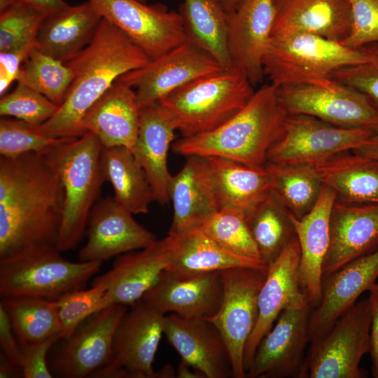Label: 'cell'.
Returning a JSON list of instances; mask_svg holds the SVG:
<instances>
[{"instance_id":"cell-1","label":"cell","mask_w":378,"mask_h":378,"mask_svg":"<svg viewBox=\"0 0 378 378\" xmlns=\"http://www.w3.org/2000/svg\"><path fill=\"white\" fill-rule=\"evenodd\" d=\"M64 204L60 176L44 152L0 156V259L55 247Z\"/></svg>"},{"instance_id":"cell-2","label":"cell","mask_w":378,"mask_h":378,"mask_svg":"<svg viewBox=\"0 0 378 378\" xmlns=\"http://www.w3.org/2000/svg\"><path fill=\"white\" fill-rule=\"evenodd\" d=\"M150 59L123 31L103 18L90 44L66 64L74 78L63 103L49 120L31 128L50 137H79L87 111L122 75Z\"/></svg>"},{"instance_id":"cell-3","label":"cell","mask_w":378,"mask_h":378,"mask_svg":"<svg viewBox=\"0 0 378 378\" xmlns=\"http://www.w3.org/2000/svg\"><path fill=\"white\" fill-rule=\"evenodd\" d=\"M286 115L277 87L265 84L228 120L211 131L182 137L174 144L173 150L185 156H217L262 167L269 149L283 133Z\"/></svg>"},{"instance_id":"cell-4","label":"cell","mask_w":378,"mask_h":378,"mask_svg":"<svg viewBox=\"0 0 378 378\" xmlns=\"http://www.w3.org/2000/svg\"><path fill=\"white\" fill-rule=\"evenodd\" d=\"M102 145L92 133L69 137L43 151L57 169L64 189V204L56 248L77 247L90 214L106 181L101 165Z\"/></svg>"},{"instance_id":"cell-5","label":"cell","mask_w":378,"mask_h":378,"mask_svg":"<svg viewBox=\"0 0 378 378\" xmlns=\"http://www.w3.org/2000/svg\"><path fill=\"white\" fill-rule=\"evenodd\" d=\"M368 60L362 49L310 33L270 38L262 61L264 76L277 88L330 83L332 74Z\"/></svg>"},{"instance_id":"cell-6","label":"cell","mask_w":378,"mask_h":378,"mask_svg":"<svg viewBox=\"0 0 378 378\" xmlns=\"http://www.w3.org/2000/svg\"><path fill=\"white\" fill-rule=\"evenodd\" d=\"M255 90L234 67L195 80L159 103L167 111L182 137L211 131L239 112Z\"/></svg>"},{"instance_id":"cell-7","label":"cell","mask_w":378,"mask_h":378,"mask_svg":"<svg viewBox=\"0 0 378 378\" xmlns=\"http://www.w3.org/2000/svg\"><path fill=\"white\" fill-rule=\"evenodd\" d=\"M101 265L67 260L56 247L27 250L0 259V295L56 300L84 288Z\"/></svg>"},{"instance_id":"cell-8","label":"cell","mask_w":378,"mask_h":378,"mask_svg":"<svg viewBox=\"0 0 378 378\" xmlns=\"http://www.w3.org/2000/svg\"><path fill=\"white\" fill-rule=\"evenodd\" d=\"M368 299L357 302L330 330L311 343L305 369L309 378H364L362 358L370 351Z\"/></svg>"},{"instance_id":"cell-9","label":"cell","mask_w":378,"mask_h":378,"mask_svg":"<svg viewBox=\"0 0 378 378\" xmlns=\"http://www.w3.org/2000/svg\"><path fill=\"white\" fill-rule=\"evenodd\" d=\"M374 132L341 127L307 115L287 114L283 133L269 149L266 162L314 166L358 148Z\"/></svg>"},{"instance_id":"cell-10","label":"cell","mask_w":378,"mask_h":378,"mask_svg":"<svg viewBox=\"0 0 378 378\" xmlns=\"http://www.w3.org/2000/svg\"><path fill=\"white\" fill-rule=\"evenodd\" d=\"M267 269L234 267L220 272L223 298L218 310L209 319L225 341L234 378L246 377L244 349L257 322L258 297Z\"/></svg>"},{"instance_id":"cell-11","label":"cell","mask_w":378,"mask_h":378,"mask_svg":"<svg viewBox=\"0 0 378 378\" xmlns=\"http://www.w3.org/2000/svg\"><path fill=\"white\" fill-rule=\"evenodd\" d=\"M312 308L302 293L282 310L260 342L246 377H307L304 350Z\"/></svg>"},{"instance_id":"cell-12","label":"cell","mask_w":378,"mask_h":378,"mask_svg":"<svg viewBox=\"0 0 378 378\" xmlns=\"http://www.w3.org/2000/svg\"><path fill=\"white\" fill-rule=\"evenodd\" d=\"M287 114H304L345 128L378 130V108L363 93L332 80L323 85L277 88Z\"/></svg>"},{"instance_id":"cell-13","label":"cell","mask_w":378,"mask_h":378,"mask_svg":"<svg viewBox=\"0 0 378 378\" xmlns=\"http://www.w3.org/2000/svg\"><path fill=\"white\" fill-rule=\"evenodd\" d=\"M102 17L123 31L150 59L187 42L178 12L139 0H87Z\"/></svg>"},{"instance_id":"cell-14","label":"cell","mask_w":378,"mask_h":378,"mask_svg":"<svg viewBox=\"0 0 378 378\" xmlns=\"http://www.w3.org/2000/svg\"><path fill=\"white\" fill-rule=\"evenodd\" d=\"M225 69L188 41L118 78L132 88L140 108L158 103L179 88Z\"/></svg>"},{"instance_id":"cell-15","label":"cell","mask_w":378,"mask_h":378,"mask_svg":"<svg viewBox=\"0 0 378 378\" xmlns=\"http://www.w3.org/2000/svg\"><path fill=\"white\" fill-rule=\"evenodd\" d=\"M127 309L124 304H112L83 321L55 354L50 368L66 378L90 377L113 358V337Z\"/></svg>"},{"instance_id":"cell-16","label":"cell","mask_w":378,"mask_h":378,"mask_svg":"<svg viewBox=\"0 0 378 378\" xmlns=\"http://www.w3.org/2000/svg\"><path fill=\"white\" fill-rule=\"evenodd\" d=\"M171 251L167 235L144 248L116 256L111 268L92 283L106 290L103 309L117 304L130 306L142 299L168 267Z\"/></svg>"},{"instance_id":"cell-17","label":"cell","mask_w":378,"mask_h":378,"mask_svg":"<svg viewBox=\"0 0 378 378\" xmlns=\"http://www.w3.org/2000/svg\"><path fill=\"white\" fill-rule=\"evenodd\" d=\"M378 278V248L323 276L321 298L312 308L309 342L326 335Z\"/></svg>"},{"instance_id":"cell-18","label":"cell","mask_w":378,"mask_h":378,"mask_svg":"<svg viewBox=\"0 0 378 378\" xmlns=\"http://www.w3.org/2000/svg\"><path fill=\"white\" fill-rule=\"evenodd\" d=\"M132 215L113 197L96 203L89 216L88 241L79 251V260L102 262L144 248L157 240Z\"/></svg>"},{"instance_id":"cell-19","label":"cell","mask_w":378,"mask_h":378,"mask_svg":"<svg viewBox=\"0 0 378 378\" xmlns=\"http://www.w3.org/2000/svg\"><path fill=\"white\" fill-rule=\"evenodd\" d=\"M116 328L112 360L129 377L156 378L153 363L164 334L165 315L144 300L130 305Z\"/></svg>"},{"instance_id":"cell-20","label":"cell","mask_w":378,"mask_h":378,"mask_svg":"<svg viewBox=\"0 0 378 378\" xmlns=\"http://www.w3.org/2000/svg\"><path fill=\"white\" fill-rule=\"evenodd\" d=\"M274 15V0H240L230 13L228 48L232 66L253 86L264 77L263 57Z\"/></svg>"},{"instance_id":"cell-21","label":"cell","mask_w":378,"mask_h":378,"mask_svg":"<svg viewBox=\"0 0 378 378\" xmlns=\"http://www.w3.org/2000/svg\"><path fill=\"white\" fill-rule=\"evenodd\" d=\"M164 334L181 360L206 378L232 377L229 349L216 326L207 318L165 315Z\"/></svg>"},{"instance_id":"cell-22","label":"cell","mask_w":378,"mask_h":378,"mask_svg":"<svg viewBox=\"0 0 378 378\" xmlns=\"http://www.w3.org/2000/svg\"><path fill=\"white\" fill-rule=\"evenodd\" d=\"M378 248V204L335 200L330 217V241L323 276Z\"/></svg>"},{"instance_id":"cell-23","label":"cell","mask_w":378,"mask_h":378,"mask_svg":"<svg viewBox=\"0 0 378 378\" xmlns=\"http://www.w3.org/2000/svg\"><path fill=\"white\" fill-rule=\"evenodd\" d=\"M300 258V244L295 235L279 256L268 265L258 297L257 322L244 349L246 372L251 368L260 342L272 328L280 313L303 293L298 278Z\"/></svg>"},{"instance_id":"cell-24","label":"cell","mask_w":378,"mask_h":378,"mask_svg":"<svg viewBox=\"0 0 378 378\" xmlns=\"http://www.w3.org/2000/svg\"><path fill=\"white\" fill-rule=\"evenodd\" d=\"M220 272L181 279L164 271L142 299L164 314L172 313L186 318L209 319L217 312L222 301Z\"/></svg>"},{"instance_id":"cell-25","label":"cell","mask_w":378,"mask_h":378,"mask_svg":"<svg viewBox=\"0 0 378 378\" xmlns=\"http://www.w3.org/2000/svg\"><path fill=\"white\" fill-rule=\"evenodd\" d=\"M169 196L174 209L169 235L176 236L200 228L218 210L206 157L187 156L182 169L172 176Z\"/></svg>"},{"instance_id":"cell-26","label":"cell","mask_w":378,"mask_h":378,"mask_svg":"<svg viewBox=\"0 0 378 378\" xmlns=\"http://www.w3.org/2000/svg\"><path fill=\"white\" fill-rule=\"evenodd\" d=\"M335 192L323 185L320 196L311 211L301 218L291 214L300 248L299 284L311 306L321 298L323 264L330 241V217Z\"/></svg>"},{"instance_id":"cell-27","label":"cell","mask_w":378,"mask_h":378,"mask_svg":"<svg viewBox=\"0 0 378 378\" xmlns=\"http://www.w3.org/2000/svg\"><path fill=\"white\" fill-rule=\"evenodd\" d=\"M271 36L310 33L342 42L351 27L348 0H274Z\"/></svg>"},{"instance_id":"cell-28","label":"cell","mask_w":378,"mask_h":378,"mask_svg":"<svg viewBox=\"0 0 378 378\" xmlns=\"http://www.w3.org/2000/svg\"><path fill=\"white\" fill-rule=\"evenodd\" d=\"M140 111L134 89L118 78L85 113L81 127L94 134L103 147L123 146L132 152Z\"/></svg>"},{"instance_id":"cell-29","label":"cell","mask_w":378,"mask_h":378,"mask_svg":"<svg viewBox=\"0 0 378 378\" xmlns=\"http://www.w3.org/2000/svg\"><path fill=\"white\" fill-rule=\"evenodd\" d=\"M176 125L167 111L158 102L141 108L139 129L132 153L144 169L155 201L169 203V185L172 175L167 156Z\"/></svg>"},{"instance_id":"cell-30","label":"cell","mask_w":378,"mask_h":378,"mask_svg":"<svg viewBox=\"0 0 378 378\" xmlns=\"http://www.w3.org/2000/svg\"><path fill=\"white\" fill-rule=\"evenodd\" d=\"M102 19L88 1L69 5L46 16L35 36L34 47L66 63L90 44Z\"/></svg>"},{"instance_id":"cell-31","label":"cell","mask_w":378,"mask_h":378,"mask_svg":"<svg viewBox=\"0 0 378 378\" xmlns=\"http://www.w3.org/2000/svg\"><path fill=\"white\" fill-rule=\"evenodd\" d=\"M169 236L172 251L165 272L176 278H188L234 267H268L261 260L229 252L201 228L176 236Z\"/></svg>"},{"instance_id":"cell-32","label":"cell","mask_w":378,"mask_h":378,"mask_svg":"<svg viewBox=\"0 0 378 378\" xmlns=\"http://www.w3.org/2000/svg\"><path fill=\"white\" fill-rule=\"evenodd\" d=\"M206 158L218 209L234 208L246 215L271 192L272 178L265 164L252 167L221 157Z\"/></svg>"},{"instance_id":"cell-33","label":"cell","mask_w":378,"mask_h":378,"mask_svg":"<svg viewBox=\"0 0 378 378\" xmlns=\"http://www.w3.org/2000/svg\"><path fill=\"white\" fill-rule=\"evenodd\" d=\"M346 151L314 165L336 200L349 204H378V160ZM313 166V165H312Z\"/></svg>"},{"instance_id":"cell-34","label":"cell","mask_w":378,"mask_h":378,"mask_svg":"<svg viewBox=\"0 0 378 378\" xmlns=\"http://www.w3.org/2000/svg\"><path fill=\"white\" fill-rule=\"evenodd\" d=\"M187 41L225 69L232 66L228 48L230 13L220 0H183L178 11Z\"/></svg>"},{"instance_id":"cell-35","label":"cell","mask_w":378,"mask_h":378,"mask_svg":"<svg viewBox=\"0 0 378 378\" xmlns=\"http://www.w3.org/2000/svg\"><path fill=\"white\" fill-rule=\"evenodd\" d=\"M101 165L114 199L132 214H147L155 195L144 169L123 146L102 147Z\"/></svg>"},{"instance_id":"cell-36","label":"cell","mask_w":378,"mask_h":378,"mask_svg":"<svg viewBox=\"0 0 378 378\" xmlns=\"http://www.w3.org/2000/svg\"><path fill=\"white\" fill-rule=\"evenodd\" d=\"M246 218L260 258L268 266L295 235L291 214L270 192Z\"/></svg>"},{"instance_id":"cell-37","label":"cell","mask_w":378,"mask_h":378,"mask_svg":"<svg viewBox=\"0 0 378 378\" xmlns=\"http://www.w3.org/2000/svg\"><path fill=\"white\" fill-rule=\"evenodd\" d=\"M272 178L271 192L296 218L314 207L323 186L315 167L308 164L282 165L266 162Z\"/></svg>"},{"instance_id":"cell-38","label":"cell","mask_w":378,"mask_h":378,"mask_svg":"<svg viewBox=\"0 0 378 378\" xmlns=\"http://www.w3.org/2000/svg\"><path fill=\"white\" fill-rule=\"evenodd\" d=\"M18 342H37L59 335L61 326L55 300L19 297L1 298Z\"/></svg>"},{"instance_id":"cell-39","label":"cell","mask_w":378,"mask_h":378,"mask_svg":"<svg viewBox=\"0 0 378 378\" xmlns=\"http://www.w3.org/2000/svg\"><path fill=\"white\" fill-rule=\"evenodd\" d=\"M74 78L72 69L35 47L22 63L17 83L42 94L59 106Z\"/></svg>"},{"instance_id":"cell-40","label":"cell","mask_w":378,"mask_h":378,"mask_svg":"<svg viewBox=\"0 0 378 378\" xmlns=\"http://www.w3.org/2000/svg\"><path fill=\"white\" fill-rule=\"evenodd\" d=\"M200 228L229 252L261 260L242 211L234 208L220 209L207 218Z\"/></svg>"},{"instance_id":"cell-41","label":"cell","mask_w":378,"mask_h":378,"mask_svg":"<svg viewBox=\"0 0 378 378\" xmlns=\"http://www.w3.org/2000/svg\"><path fill=\"white\" fill-rule=\"evenodd\" d=\"M48 13L17 1L0 13V52L34 43Z\"/></svg>"},{"instance_id":"cell-42","label":"cell","mask_w":378,"mask_h":378,"mask_svg":"<svg viewBox=\"0 0 378 378\" xmlns=\"http://www.w3.org/2000/svg\"><path fill=\"white\" fill-rule=\"evenodd\" d=\"M105 288L92 284L88 289L69 293L55 300L61 326L59 340L70 337L90 316L103 309Z\"/></svg>"},{"instance_id":"cell-43","label":"cell","mask_w":378,"mask_h":378,"mask_svg":"<svg viewBox=\"0 0 378 378\" xmlns=\"http://www.w3.org/2000/svg\"><path fill=\"white\" fill-rule=\"evenodd\" d=\"M59 108L42 94L18 83L10 93L1 96L0 115L14 117L32 127L41 125L52 117Z\"/></svg>"},{"instance_id":"cell-44","label":"cell","mask_w":378,"mask_h":378,"mask_svg":"<svg viewBox=\"0 0 378 378\" xmlns=\"http://www.w3.org/2000/svg\"><path fill=\"white\" fill-rule=\"evenodd\" d=\"M69 137H50L35 132L26 122L2 117L0 120V153L15 157L27 153H41Z\"/></svg>"},{"instance_id":"cell-45","label":"cell","mask_w":378,"mask_h":378,"mask_svg":"<svg viewBox=\"0 0 378 378\" xmlns=\"http://www.w3.org/2000/svg\"><path fill=\"white\" fill-rule=\"evenodd\" d=\"M361 48L367 53L368 60L334 71L331 79L360 92L378 108V43Z\"/></svg>"},{"instance_id":"cell-46","label":"cell","mask_w":378,"mask_h":378,"mask_svg":"<svg viewBox=\"0 0 378 378\" xmlns=\"http://www.w3.org/2000/svg\"><path fill=\"white\" fill-rule=\"evenodd\" d=\"M351 13V27L344 46L360 49L378 43V0H348Z\"/></svg>"},{"instance_id":"cell-47","label":"cell","mask_w":378,"mask_h":378,"mask_svg":"<svg viewBox=\"0 0 378 378\" xmlns=\"http://www.w3.org/2000/svg\"><path fill=\"white\" fill-rule=\"evenodd\" d=\"M59 340L55 335L37 342H19L20 366L24 378H52L54 377L48 364V352Z\"/></svg>"},{"instance_id":"cell-48","label":"cell","mask_w":378,"mask_h":378,"mask_svg":"<svg viewBox=\"0 0 378 378\" xmlns=\"http://www.w3.org/2000/svg\"><path fill=\"white\" fill-rule=\"evenodd\" d=\"M35 44L0 52V94H5L10 84L17 80L21 66Z\"/></svg>"},{"instance_id":"cell-49","label":"cell","mask_w":378,"mask_h":378,"mask_svg":"<svg viewBox=\"0 0 378 378\" xmlns=\"http://www.w3.org/2000/svg\"><path fill=\"white\" fill-rule=\"evenodd\" d=\"M368 291L371 316L369 353L372 361L371 373L374 378H378V283L374 284Z\"/></svg>"},{"instance_id":"cell-50","label":"cell","mask_w":378,"mask_h":378,"mask_svg":"<svg viewBox=\"0 0 378 378\" xmlns=\"http://www.w3.org/2000/svg\"><path fill=\"white\" fill-rule=\"evenodd\" d=\"M15 335L9 318L4 307L0 304L1 352L20 365V345Z\"/></svg>"},{"instance_id":"cell-51","label":"cell","mask_w":378,"mask_h":378,"mask_svg":"<svg viewBox=\"0 0 378 378\" xmlns=\"http://www.w3.org/2000/svg\"><path fill=\"white\" fill-rule=\"evenodd\" d=\"M90 377L99 378H122L129 377V375L125 368L111 360L109 363L94 372Z\"/></svg>"},{"instance_id":"cell-52","label":"cell","mask_w":378,"mask_h":378,"mask_svg":"<svg viewBox=\"0 0 378 378\" xmlns=\"http://www.w3.org/2000/svg\"><path fill=\"white\" fill-rule=\"evenodd\" d=\"M48 14L66 8L69 4L64 0H18Z\"/></svg>"},{"instance_id":"cell-53","label":"cell","mask_w":378,"mask_h":378,"mask_svg":"<svg viewBox=\"0 0 378 378\" xmlns=\"http://www.w3.org/2000/svg\"><path fill=\"white\" fill-rule=\"evenodd\" d=\"M22 377V370L21 366L4 353L0 354V377L1 378H11Z\"/></svg>"},{"instance_id":"cell-54","label":"cell","mask_w":378,"mask_h":378,"mask_svg":"<svg viewBox=\"0 0 378 378\" xmlns=\"http://www.w3.org/2000/svg\"><path fill=\"white\" fill-rule=\"evenodd\" d=\"M351 151L378 160V130L364 144Z\"/></svg>"},{"instance_id":"cell-55","label":"cell","mask_w":378,"mask_h":378,"mask_svg":"<svg viewBox=\"0 0 378 378\" xmlns=\"http://www.w3.org/2000/svg\"><path fill=\"white\" fill-rule=\"evenodd\" d=\"M176 377L178 378H206L204 375L193 368L191 365L181 360L178 365L176 372Z\"/></svg>"},{"instance_id":"cell-56","label":"cell","mask_w":378,"mask_h":378,"mask_svg":"<svg viewBox=\"0 0 378 378\" xmlns=\"http://www.w3.org/2000/svg\"><path fill=\"white\" fill-rule=\"evenodd\" d=\"M176 377V372L173 367L170 365H167L156 371V378H174Z\"/></svg>"},{"instance_id":"cell-57","label":"cell","mask_w":378,"mask_h":378,"mask_svg":"<svg viewBox=\"0 0 378 378\" xmlns=\"http://www.w3.org/2000/svg\"><path fill=\"white\" fill-rule=\"evenodd\" d=\"M225 8L229 12H232L240 0H220Z\"/></svg>"},{"instance_id":"cell-58","label":"cell","mask_w":378,"mask_h":378,"mask_svg":"<svg viewBox=\"0 0 378 378\" xmlns=\"http://www.w3.org/2000/svg\"><path fill=\"white\" fill-rule=\"evenodd\" d=\"M17 1L18 0H0V12L6 10Z\"/></svg>"},{"instance_id":"cell-59","label":"cell","mask_w":378,"mask_h":378,"mask_svg":"<svg viewBox=\"0 0 378 378\" xmlns=\"http://www.w3.org/2000/svg\"><path fill=\"white\" fill-rule=\"evenodd\" d=\"M139 1H141L143 3H146L148 0H139Z\"/></svg>"}]
</instances>
